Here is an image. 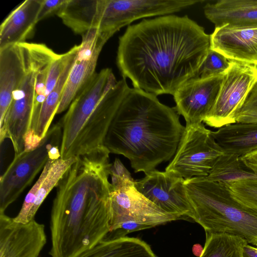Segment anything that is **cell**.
Returning <instances> with one entry per match:
<instances>
[{
  "label": "cell",
  "instance_id": "cell-1",
  "mask_svg": "<svg viewBox=\"0 0 257 257\" xmlns=\"http://www.w3.org/2000/svg\"><path fill=\"white\" fill-rule=\"evenodd\" d=\"M210 49V35L187 16L165 15L128 26L119 38L116 64L134 87L174 95L192 78Z\"/></svg>",
  "mask_w": 257,
  "mask_h": 257
},
{
  "label": "cell",
  "instance_id": "cell-2",
  "mask_svg": "<svg viewBox=\"0 0 257 257\" xmlns=\"http://www.w3.org/2000/svg\"><path fill=\"white\" fill-rule=\"evenodd\" d=\"M109 154L102 146L78 156L56 186L50 216L51 257H77L109 232Z\"/></svg>",
  "mask_w": 257,
  "mask_h": 257
},
{
  "label": "cell",
  "instance_id": "cell-3",
  "mask_svg": "<svg viewBox=\"0 0 257 257\" xmlns=\"http://www.w3.org/2000/svg\"><path fill=\"white\" fill-rule=\"evenodd\" d=\"M119 102L104 140L110 153L130 161L135 172L146 173L174 156L185 130L174 108L154 94L118 81Z\"/></svg>",
  "mask_w": 257,
  "mask_h": 257
},
{
  "label": "cell",
  "instance_id": "cell-4",
  "mask_svg": "<svg viewBox=\"0 0 257 257\" xmlns=\"http://www.w3.org/2000/svg\"><path fill=\"white\" fill-rule=\"evenodd\" d=\"M192 219L205 232L238 236L257 246V208L235 198L222 182L205 177L185 180Z\"/></svg>",
  "mask_w": 257,
  "mask_h": 257
},
{
  "label": "cell",
  "instance_id": "cell-5",
  "mask_svg": "<svg viewBox=\"0 0 257 257\" xmlns=\"http://www.w3.org/2000/svg\"><path fill=\"white\" fill-rule=\"evenodd\" d=\"M62 134L58 122L50 127L36 148L15 155L0 179V213L17 199L50 159L61 158Z\"/></svg>",
  "mask_w": 257,
  "mask_h": 257
},
{
  "label": "cell",
  "instance_id": "cell-6",
  "mask_svg": "<svg viewBox=\"0 0 257 257\" xmlns=\"http://www.w3.org/2000/svg\"><path fill=\"white\" fill-rule=\"evenodd\" d=\"M182 219L157 206L136 188L135 183L112 189L109 232L105 238L123 237L134 231Z\"/></svg>",
  "mask_w": 257,
  "mask_h": 257
},
{
  "label": "cell",
  "instance_id": "cell-7",
  "mask_svg": "<svg viewBox=\"0 0 257 257\" xmlns=\"http://www.w3.org/2000/svg\"><path fill=\"white\" fill-rule=\"evenodd\" d=\"M185 127L176 153L165 171L185 180L206 177L225 152L203 122Z\"/></svg>",
  "mask_w": 257,
  "mask_h": 257
},
{
  "label": "cell",
  "instance_id": "cell-8",
  "mask_svg": "<svg viewBox=\"0 0 257 257\" xmlns=\"http://www.w3.org/2000/svg\"><path fill=\"white\" fill-rule=\"evenodd\" d=\"M110 68L95 73L78 92L59 121L62 128L61 158H70V153L98 106L117 83Z\"/></svg>",
  "mask_w": 257,
  "mask_h": 257
},
{
  "label": "cell",
  "instance_id": "cell-9",
  "mask_svg": "<svg viewBox=\"0 0 257 257\" xmlns=\"http://www.w3.org/2000/svg\"><path fill=\"white\" fill-rule=\"evenodd\" d=\"M202 0H100L97 29L107 41L122 27L139 19L182 11Z\"/></svg>",
  "mask_w": 257,
  "mask_h": 257
},
{
  "label": "cell",
  "instance_id": "cell-10",
  "mask_svg": "<svg viewBox=\"0 0 257 257\" xmlns=\"http://www.w3.org/2000/svg\"><path fill=\"white\" fill-rule=\"evenodd\" d=\"M256 82V66L231 61L216 101L203 122L217 128L235 123L237 112Z\"/></svg>",
  "mask_w": 257,
  "mask_h": 257
},
{
  "label": "cell",
  "instance_id": "cell-11",
  "mask_svg": "<svg viewBox=\"0 0 257 257\" xmlns=\"http://www.w3.org/2000/svg\"><path fill=\"white\" fill-rule=\"evenodd\" d=\"M28 56L27 73L14 92L4 123L0 127L1 144L6 139H9L15 155L25 149V138L29 128L34 107L36 73L29 52Z\"/></svg>",
  "mask_w": 257,
  "mask_h": 257
},
{
  "label": "cell",
  "instance_id": "cell-12",
  "mask_svg": "<svg viewBox=\"0 0 257 257\" xmlns=\"http://www.w3.org/2000/svg\"><path fill=\"white\" fill-rule=\"evenodd\" d=\"M185 179L156 169L135 181V187L148 199L165 211L192 219V210L184 186Z\"/></svg>",
  "mask_w": 257,
  "mask_h": 257
},
{
  "label": "cell",
  "instance_id": "cell-13",
  "mask_svg": "<svg viewBox=\"0 0 257 257\" xmlns=\"http://www.w3.org/2000/svg\"><path fill=\"white\" fill-rule=\"evenodd\" d=\"M46 242L43 224L19 223L0 213V257H39Z\"/></svg>",
  "mask_w": 257,
  "mask_h": 257
},
{
  "label": "cell",
  "instance_id": "cell-14",
  "mask_svg": "<svg viewBox=\"0 0 257 257\" xmlns=\"http://www.w3.org/2000/svg\"><path fill=\"white\" fill-rule=\"evenodd\" d=\"M223 74L206 79L191 78L173 95L174 109L184 118L186 124L201 123L212 108L223 80Z\"/></svg>",
  "mask_w": 257,
  "mask_h": 257
},
{
  "label": "cell",
  "instance_id": "cell-15",
  "mask_svg": "<svg viewBox=\"0 0 257 257\" xmlns=\"http://www.w3.org/2000/svg\"><path fill=\"white\" fill-rule=\"evenodd\" d=\"M106 41L97 29L82 35V41L64 89L57 114L68 109L81 89L92 77L97 60Z\"/></svg>",
  "mask_w": 257,
  "mask_h": 257
},
{
  "label": "cell",
  "instance_id": "cell-16",
  "mask_svg": "<svg viewBox=\"0 0 257 257\" xmlns=\"http://www.w3.org/2000/svg\"><path fill=\"white\" fill-rule=\"evenodd\" d=\"M210 49L230 61L257 65V28H215Z\"/></svg>",
  "mask_w": 257,
  "mask_h": 257
},
{
  "label": "cell",
  "instance_id": "cell-17",
  "mask_svg": "<svg viewBox=\"0 0 257 257\" xmlns=\"http://www.w3.org/2000/svg\"><path fill=\"white\" fill-rule=\"evenodd\" d=\"M28 64L26 42L0 49V127L4 123L13 93L27 73Z\"/></svg>",
  "mask_w": 257,
  "mask_h": 257
},
{
  "label": "cell",
  "instance_id": "cell-18",
  "mask_svg": "<svg viewBox=\"0 0 257 257\" xmlns=\"http://www.w3.org/2000/svg\"><path fill=\"white\" fill-rule=\"evenodd\" d=\"M77 160V157L67 159H50L35 184L27 194L22 207L14 220L27 223L34 219L38 209L54 187Z\"/></svg>",
  "mask_w": 257,
  "mask_h": 257
},
{
  "label": "cell",
  "instance_id": "cell-19",
  "mask_svg": "<svg viewBox=\"0 0 257 257\" xmlns=\"http://www.w3.org/2000/svg\"><path fill=\"white\" fill-rule=\"evenodd\" d=\"M215 28H257V0H219L204 7Z\"/></svg>",
  "mask_w": 257,
  "mask_h": 257
},
{
  "label": "cell",
  "instance_id": "cell-20",
  "mask_svg": "<svg viewBox=\"0 0 257 257\" xmlns=\"http://www.w3.org/2000/svg\"><path fill=\"white\" fill-rule=\"evenodd\" d=\"M42 0H26L16 7L0 26V49L26 42L38 22Z\"/></svg>",
  "mask_w": 257,
  "mask_h": 257
},
{
  "label": "cell",
  "instance_id": "cell-21",
  "mask_svg": "<svg viewBox=\"0 0 257 257\" xmlns=\"http://www.w3.org/2000/svg\"><path fill=\"white\" fill-rule=\"evenodd\" d=\"M77 54L69 61L55 86L43 103L36 119L30 125L25 138V150L36 148L50 128L53 118L57 114L65 84Z\"/></svg>",
  "mask_w": 257,
  "mask_h": 257
},
{
  "label": "cell",
  "instance_id": "cell-22",
  "mask_svg": "<svg viewBox=\"0 0 257 257\" xmlns=\"http://www.w3.org/2000/svg\"><path fill=\"white\" fill-rule=\"evenodd\" d=\"M212 133L226 153L240 158L257 149V122H235Z\"/></svg>",
  "mask_w": 257,
  "mask_h": 257
},
{
  "label": "cell",
  "instance_id": "cell-23",
  "mask_svg": "<svg viewBox=\"0 0 257 257\" xmlns=\"http://www.w3.org/2000/svg\"><path fill=\"white\" fill-rule=\"evenodd\" d=\"M77 257H157L150 245L127 236L104 238Z\"/></svg>",
  "mask_w": 257,
  "mask_h": 257
},
{
  "label": "cell",
  "instance_id": "cell-24",
  "mask_svg": "<svg viewBox=\"0 0 257 257\" xmlns=\"http://www.w3.org/2000/svg\"><path fill=\"white\" fill-rule=\"evenodd\" d=\"M100 0H68L57 16L75 33L83 35L96 29Z\"/></svg>",
  "mask_w": 257,
  "mask_h": 257
},
{
  "label": "cell",
  "instance_id": "cell-25",
  "mask_svg": "<svg viewBox=\"0 0 257 257\" xmlns=\"http://www.w3.org/2000/svg\"><path fill=\"white\" fill-rule=\"evenodd\" d=\"M26 43L36 73L34 107L30 125L36 119L47 97L46 83L49 70L51 63L59 54L45 44Z\"/></svg>",
  "mask_w": 257,
  "mask_h": 257
},
{
  "label": "cell",
  "instance_id": "cell-26",
  "mask_svg": "<svg viewBox=\"0 0 257 257\" xmlns=\"http://www.w3.org/2000/svg\"><path fill=\"white\" fill-rule=\"evenodd\" d=\"M204 247L198 257H243L247 244L243 238L226 233L205 232Z\"/></svg>",
  "mask_w": 257,
  "mask_h": 257
},
{
  "label": "cell",
  "instance_id": "cell-27",
  "mask_svg": "<svg viewBox=\"0 0 257 257\" xmlns=\"http://www.w3.org/2000/svg\"><path fill=\"white\" fill-rule=\"evenodd\" d=\"M257 176L248 170L236 155L225 153L216 161L206 178L224 183L240 179Z\"/></svg>",
  "mask_w": 257,
  "mask_h": 257
},
{
  "label": "cell",
  "instance_id": "cell-28",
  "mask_svg": "<svg viewBox=\"0 0 257 257\" xmlns=\"http://www.w3.org/2000/svg\"><path fill=\"white\" fill-rule=\"evenodd\" d=\"M224 184L235 198L247 205L257 208V176Z\"/></svg>",
  "mask_w": 257,
  "mask_h": 257
},
{
  "label": "cell",
  "instance_id": "cell-29",
  "mask_svg": "<svg viewBox=\"0 0 257 257\" xmlns=\"http://www.w3.org/2000/svg\"><path fill=\"white\" fill-rule=\"evenodd\" d=\"M231 61L219 52L210 49L193 79H206L223 75L230 66Z\"/></svg>",
  "mask_w": 257,
  "mask_h": 257
},
{
  "label": "cell",
  "instance_id": "cell-30",
  "mask_svg": "<svg viewBox=\"0 0 257 257\" xmlns=\"http://www.w3.org/2000/svg\"><path fill=\"white\" fill-rule=\"evenodd\" d=\"M236 122H257V82L237 112Z\"/></svg>",
  "mask_w": 257,
  "mask_h": 257
},
{
  "label": "cell",
  "instance_id": "cell-31",
  "mask_svg": "<svg viewBox=\"0 0 257 257\" xmlns=\"http://www.w3.org/2000/svg\"><path fill=\"white\" fill-rule=\"evenodd\" d=\"M111 178V185L113 190L130 186L135 183L131 173L125 167L120 160L116 158L110 170Z\"/></svg>",
  "mask_w": 257,
  "mask_h": 257
},
{
  "label": "cell",
  "instance_id": "cell-32",
  "mask_svg": "<svg viewBox=\"0 0 257 257\" xmlns=\"http://www.w3.org/2000/svg\"><path fill=\"white\" fill-rule=\"evenodd\" d=\"M68 0H42L38 22L53 15H58Z\"/></svg>",
  "mask_w": 257,
  "mask_h": 257
},
{
  "label": "cell",
  "instance_id": "cell-33",
  "mask_svg": "<svg viewBox=\"0 0 257 257\" xmlns=\"http://www.w3.org/2000/svg\"><path fill=\"white\" fill-rule=\"evenodd\" d=\"M244 166L257 174V149L240 158Z\"/></svg>",
  "mask_w": 257,
  "mask_h": 257
},
{
  "label": "cell",
  "instance_id": "cell-34",
  "mask_svg": "<svg viewBox=\"0 0 257 257\" xmlns=\"http://www.w3.org/2000/svg\"><path fill=\"white\" fill-rule=\"evenodd\" d=\"M243 257H257V247L246 244L243 248Z\"/></svg>",
  "mask_w": 257,
  "mask_h": 257
},
{
  "label": "cell",
  "instance_id": "cell-35",
  "mask_svg": "<svg viewBox=\"0 0 257 257\" xmlns=\"http://www.w3.org/2000/svg\"><path fill=\"white\" fill-rule=\"evenodd\" d=\"M256 67H257V65H256Z\"/></svg>",
  "mask_w": 257,
  "mask_h": 257
}]
</instances>
